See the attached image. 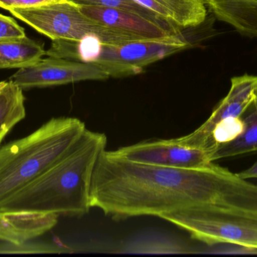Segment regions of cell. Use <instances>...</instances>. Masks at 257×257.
Listing matches in <instances>:
<instances>
[{
  "label": "cell",
  "instance_id": "cell-24",
  "mask_svg": "<svg viewBox=\"0 0 257 257\" xmlns=\"http://www.w3.org/2000/svg\"><path fill=\"white\" fill-rule=\"evenodd\" d=\"M256 89H257V84H256Z\"/></svg>",
  "mask_w": 257,
  "mask_h": 257
},
{
  "label": "cell",
  "instance_id": "cell-17",
  "mask_svg": "<svg viewBox=\"0 0 257 257\" xmlns=\"http://www.w3.org/2000/svg\"><path fill=\"white\" fill-rule=\"evenodd\" d=\"M205 6L223 22H232L245 16L257 5V0H203Z\"/></svg>",
  "mask_w": 257,
  "mask_h": 257
},
{
  "label": "cell",
  "instance_id": "cell-2",
  "mask_svg": "<svg viewBox=\"0 0 257 257\" xmlns=\"http://www.w3.org/2000/svg\"><path fill=\"white\" fill-rule=\"evenodd\" d=\"M106 143L105 134L86 129L62 158L0 207V212L32 211L73 217L87 214L91 208L93 170Z\"/></svg>",
  "mask_w": 257,
  "mask_h": 257
},
{
  "label": "cell",
  "instance_id": "cell-11",
  "mask_svg": "<svg viewBox=\"0 0 257 257\" xmlns=\"http://www.w3.org/2000/svg\"><path fill=\"white\" fill-rule=\"evenodd\" d=\"M52 213L0 212V241L20 244L42 236L57 225Z\"/></svg>",
  "mask_w": 257,
  "mask_h": 257
},
{
  "label": "cell",
  "instance_id": "cell-6",
  "mask_svg": "<svg viewBox=\"0 0 257 257\" xmlns=\"http://www.w3.org/2000/svg\"><path fill=\"white\" fill-rule=\"evenodd\" d=\"M184 39L134 41L120 45L101 44L90 63L109 77L121 78L142 73L148 65L179 52L189 46Z\"/></svg>",
  "mask_w": 257,
  "mask_h": 257
},
{
  "label": "cell",
  "instance_id": "cell-10",
  "mask_svg": "<svg viewBox=\"0 0 257 257\" xmlns=\"http://www.w3.org/2000/svg\"><path fill=\"white\" fill-rule=\"evenodd\" d=\"M81 12L91 19L110 27L119 29L145 40L170 41L184 39L181 28L175 25H163L126 11L107 8L79 7Z\"/></svg>",
  "mask_w": 257,
  "mask_h": 257
},
{
  "label": "cell",
  "instance_id": "cell-3",
  "mask_svg": "<svg viewBox=\"0 0 257 257\" xmlns=\"http://www.w3.org/2000/svg\"><path fill=\"white\" fill-rule=\"evenodd\" d=\"M87 129L77 118H52L31 134L0 148V207L43 175Z\"/></svg>",
  "mask_w": 257,
  "mask_h": 257
},
{
  "label": "cell",
  "instance_id": "cell-19",
  "mask_svg": "<svg viewBox=\"0 0 257 257\" xmlns=\"http://www.w3.org/2000/svg\"><path fill=\"white\" fill-rule=\"evenodd\" d=\"M61 249L52 244L33 241L15 244L9 241H0V254L3 253H60Z\"/></svg>",
  "mask_w": 257,
  "mask_h": 257
},
{
  "label": "cell",
  "instance_id": "cell-12",
  "mask_svg": "<svg viewBox=\"0 0 257 257\" xmlns=\"http://www.w3.org/2000/svg\"><path fill=\"white\" fill-rule=\"evenodd\" d=\"M180 28L203 24L207 9L203 0H134Z\"/></svg>",
  "mask_w": 257,
  "mask_h": 257
},
{
  "label": "cell",
  "instance_id": "cell-7",
  "mask_svg": "<svg viewBox=\"0 0 257 257\" xmlns=\"http://www.w3.org/2000/svg\"><path fill=\"white\" fill-rule=\"evenodd\" d=\"M109 78L102 69L93 63L48 57L21 68L10 80L24 91Z\"/></svg>",
  "mask_w": 257,
  "mask_h": 257
},
{
  "label": "cell",
  "instance_id": "cell-14",
  "mask_svg": "<svg viewBox=\"0 0 257 257\" xmlns=\"http://www.w3.org/2000/svg\"><path fill=\"white\" fill-rule=\"evenodd\" d=\"M45 54L43 45L27 36L0 41V69H21L40 60Z\"/></svg>",
  "mask_w": 257,
  "mask_h": 257
},
{
  "label": "cell",
  "instance_id": "cell-23",
  "mask_svg": "<svg viewBox=\"0 0 257 257\" xmlns=\"http://www.w3.org/2000/svg\"><path fill=\"white\" fill-rule=\"evenodd\" d=\"M6 83H7V81H1V82H0V92H1L2 89L6 86Z\"/></svg>",
  "mask_w": 257,
  "mask_h": 257
},
{
  "label": "cell",
  "instance_id": "cell-5",
  "mask_svg": "<svg viewBox=\"0 0 257 257\" xmlns=\"http://www.w3.org/2000/svg\"><path fill=\"white\" fill-rule=\"evenodd\" d=\"M160 218L207 245L234 244L257 248V214L211 205L166 213Z\"/></svg>",
  "mask_w": 257,
  "mask_h": 257
},
{
  "label": "cell",
  "instance_id": "cell-22",
  "mask_svg": "<svg viewBox=\"0 0 257 257\" xmlns=\"http://www.w3.org/2000/svg\"><path fill=\"white\" fill-rule=\"evenodd\" d=\"M240 178L242 179L247 180L252 179V178H257V161L255 162L251 167H249L247 170L237 174Z\"/></svg>",
  "mask_w": 257,
  "mask_h": 257
},
{
  "label": "cell",
  "instance_id": "cell-15",
  "mask_svg": "<svg viewBox=\"0 0 257 257\" xmlns=\"http://www.w3.org/2000/svg\"><path fill=\"white\" fill-rule=\"evenodd\" d=\"M25 117V98L23 90L10 80L0 92V143Z\"/></svg>",
  "mask_w": 257,
  "mask_h": 257
},
{
  "label": "cell",
  "instance_id": "cell-1",
  "mask_svg": "<svg viewBox=\"0 0 257 257\" xmlns=\"http://www.w3.org/2000/svg\"><path fill=\"white\" fill-rule=\"evenodd\" d=\"M90 205L116 220L199 205L257 214V185L213 162L199 169L160 167L105 149L93 170Z\"/></svg>",
  "mask_w": 257,
  "mask_h": 257
},
{
  "label": "cell",
  "instance_id": "cell-13",
  "mask_svg": "<svg viewBox=\"0 0 257 257\" xmlns=\"http://www.w3.org/2000/svg\"><path fill=\"white\" fill-rule=\"evenodd\" d=\"M240 119L244 125L241 134L234 140L217 146L211 153V161L257 151V89Z\"/></svg>",
  "mask_w": 257,
  "mask_h": 257
},
{
  "label": "cell",
  "instance_id": "cell-8",
  "mask_svg": "<svg viewBox=\"0 0 257 257\" xmlns=\"http://www.w3.org/2000/svg\"><path fill=\"white\" fill-rule=\"evenodd\" d=\"M111 152L133 162L173 168H203L213 162L207 151L187 146L178 138L142 142Z\"/></svg>",
  "mask_w": 257,
  "mask_h": 257
},
{
  "label": "cell",
  "instance_id": "cell-9",
  "mask_svg": "<svg viewBox=\"0 0 257 257\" xmlns=\"http://www.w3.org/2000/svg\"><path fill=\"white\" fill-rule=\"evenodd\" d=\"M256 84L257 76L254 75L245 74L232 78L230 91L210 117L193 132L178 138L179 141L191 147L205 149L213 130L219 124L241 116L253 98Z\"/></svg>",
  "mask_w": 257,
  "mask_h": 257
},
{
  "label": "cell",
  "instance_id": "cell-16",
  "mask_svg": "<svg viewBox=\"0 0 257 257\" xmlns=\"http://www.w3.org/2000/svg\"><path fill=\"white\" fill-rule=\"evenodd\" d=\"M78 7L107 8L126 11L163 25H175L134 0H66ZM176 26V25H175Z\"/></svg>",
  "mask_w": 257,
  "mask_h": 257
},
{
  "label": "cell",
  "instance_id": "cell-20",
  "mask_svg": "<svg viewBox=\"0 0 257 257\" xmlns=\"http://www.w3.org/2000/svg\"><path fill=\"white\" fill-rule=\"evenodd\" d=\"M24 29L10 17L0 15V41L15 40L25 37Z\"/></svg>",
  "mask_w": 257,
  "mask_h": 257
},
{
  "label": "cell",
  "instance_id": "cell-21",
  "mask_svg": "<svg viewBox=\"0 0 257 257\" xmlns=\"http://www.w3.org/2000/svg\"><path fill=\"white\" fill-rule=\"evenodd\" d=\"M66 0H0V8L9 11L15 8H30Z\"/></svg>",
  "mask_w": 257,
  "mask_h": 257
},
{
  "label": "cell",
  "instance_id": "cell-4",
  "mask_svg": "<svg viewBox=\"0 0 257 257\" xmlns=\"http://www.w3.org/2000/svg\"><path fill=\"white\" fill-rule=\"evenodd\" d=\"M9 12L36 31L52 40L81 41L94 37L106 45L148 41L128 32L103 25L86 16L76 5L56 2L30 8H15Z\"/></svg>",
  "mask_w": 257,
  "mask_h": 257
},
{
  "label": "cell",
  "instance_id": "cell-18",
  "mask_svg": "<svg viewBox=\"0 0 257 257\" xmlns=\"http://www.w3.org/2000/svg\"><path fill=\"white\" fill-rule=\"evenodd\" d=\"M128 252L148 253H188V249L169 239H142L130 245Z\"/></svg>",
  "mask_w": 257,
  "mask_h": 257
}]
</instances>
